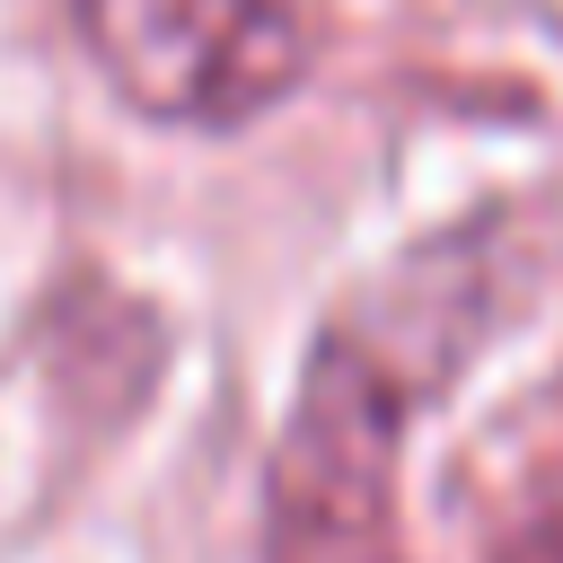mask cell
I'll return each mask as SVG.
<instances>
[{
	"label": "cell",
	"instance_id": "1",
	"mask_svg": "<svg viewBox=\"0 0 563 563\" xmlns=\"http://www.w3.org/2000/svg\"><path fill=\"white\" fill-rule=\"evenodd\" d=\"M79 35L132 114L194 132L264 114L308 70V35L282 0H79Z\"/></svg>",
	"mask_w": 563,
	"mask_h": 563
},
{
	"label": "cell",
	"instance_id": "2",
	"mask_svg": "<svg viewBox=\"0 0 563 563\" xmlns=\"http://www.w3.org/2000/svg\"><path fill=\"white\" fill-rule=\"evenodd\" d=\"M396 493V396L369 361L325 343L273 475V563H378Z\"/></svg>",
	"mask_w": 563,
	"mask_h": 563
},
{
	"label": "cell",
	"instance_id": "3",
	"mask_svg": "<svg viewBox=\"0 0 563 563\" xmlns=\"http://www.w3.org/2000/svg\"><path fill=\"white\" fill-rule=\"evenodd\" d=\"M510 563H563V528H545V537H528V545H510Z\"/></svg>",
	"mask_w": 563,
	"mask_h": 563
}]
</instances>
